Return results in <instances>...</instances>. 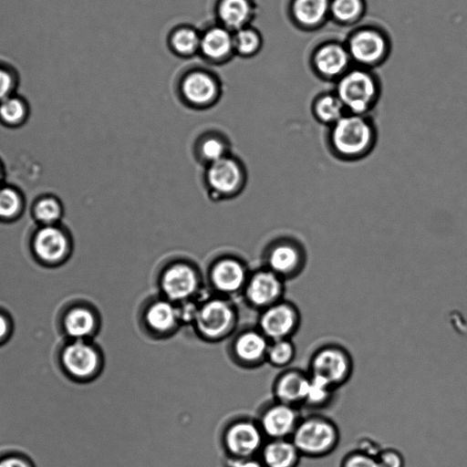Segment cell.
Segmentation results:
<instances>
[{
    "instance_id": "74e56055",
    "label": "cell",
    "mask_w": 467,
    "mask_h": 467,
    "mask_svg": "<svg viewBox=\"0 0 467 467\" xmlns=\"http://www.w3.org/2000/svg\"><path fill=\"white\" fill-rule=\"evenodd\" d=\"M376 457L382 467H405L404 455L396 448L381 447Z\"/></svg>"
},
{
    "instance_id": "4316f807",
    "label": "cell",
    "mask_w": 467,
    "mask_h": 467,
    "mask_svg": "<svg viewBox=\"0 0 467 467\" xmlns=\"http://www.w3.org/2000/svg\"><path fill=\"white\" fill-rule=\"evenodd\" d=\"M348 61L347 52L337 45L323 47L315 57L317 69L327 76H335L341 72L347 66Z\"/></svg>"
},
{
    "instance_id": "83f0119b",
    "label": "cell",
    "mask_w": 467,
    "mask_h": 467,
    "mask_svg": "<svg viewBox=\"0 0 467 467\" xmlns=\"http://www.w3.org/2000/svg\"><path fill=\"white\" fill-rule=\"evenodd\" d=\"M296 356V348L292 339H279L269 342L266 363L275 368H289Z\"/></svg>"
},
{
    "instance_id": "603a6c76",
    "label": "cell",
    "mask_w": 467,
    "mask_h": 467,
    "mask_svg": "<svg viewBox=\"0 0 467 467\" xmlns=\"http://www.w3.org/2000/svg\"><path fill=\"white\" fill-rule=\"evenodd\" d=\"M200 48L208 58L222 59L234 48V36L227 28H211L201 37Z\"/></svg>"
},
{
    "instance_id": "44dd1931",
    "label": "cell",
    "mask_w": 467,
    "mask_h": 467,
    "mask_svg": "<svg viewBox=\"0 0 467 467\" xmlns=\"http://www.w3.org/2000/svg\"><path fill=\"white\" fill-rule=\"evenodd\" d=\"M385 43L381 36L370 30H364L355 35L349 45L352 57L362 63L378 60L383 54Z\"/></svg>"
},
{
    "instance_id": "1f68e13d",
    "label": "cell",
    "mask_w": 467,
    "mask_h": 467,
    "mask_svg": "<svg viewBox=\"0 0 467 467\" xmlns=\"http://www.w3.org/2000/svg\"><path fill=\"white\" fill-rule=\"evenodd\" d=\"M201 37L192 28L179 29L172 36V45L181 54H192L200 47Z\"/></svg>"
},
{
    "instance_id": "ffe728a7",
    "label": "cell",
    "mask_w": 467,
    "mask_h": 467,
    "mask_svg": "<svg viewBox=\"0 0 467 467\" xmlns=\"http://www.w3.org/2000/svg\"><path fill=\"white\" fill-rule=\"evenodd\" d=\"M207 180L210 186L220 193L234 192L241 180V172L236 162L225 157L212 162Z\"/></svg>"
},
{
    "instance_id": "e0dca14e",
    "label": "cell",
    "mask_w": 467,
    "mask_h": 467,
    "mask_svg": "<svg viewBox=\"0 0 467 467\" xmlns=\"http://www.w3.org/2000/svg\"><path fill=\"white\" fill-rule=\"evenodd\" d=\"M213 289L225 297L238 293L244 288L246 274L244 266L231 259H225L215 264L210 275Z\"/></svg>"
},
{
    "instance_id": "2e32d148",
    "label": "cell",
    "mask_w": 467,
    "mask_h": 467,
    "mask_svg": "<svg viewBox=\"0 0 467 467\" xmlns=\"http://www.w3.org/2000/svg\"><path fill=\"white\" fill-rule=\"evenodd\" d=\"M306 370L298 368L283 369L273 382L274 400L297 408H302L309 384Z\"/></svg>"
},
{
    "instance_id": "7402d4cb",
    "label": "cell",
    "mask_w": 467,
    "mask_h": 467,
    "mask_svg": "<svg viewBox=\"0 0 467 467\" xmlns=\"http://www.w3.org/2000/svg\"><path fill=\"white\" fill-rule=\"evenodd\" d=\"M216 90V84L213 78L202 72L188 75L182 83L185 99L195 105H204L212 101Z\"/></svg>"
},
{
    "instance_id": "5bb4252c",
    "label": "cell",
    "mask_w": 467,
    "mask_h": 467,
    "mask_svg": "<svg viewBox=\"0 0 467 467\" xmlns=\"http://www.w3.org/2000/svg\"><path fill=\"white\" fill-rule=\"evenodd\" d=\"M284 281L269 269L257 272L244 288L247 304L260 312L284 299Z\"/></svg>"
},
{
    "instance_id": "d6a6232c",
    "label": "cell",
    "mask_w": 467,
    "mask_h": 467,
    "mask_svg": "<svg viewBox=\"0 0 467 467\" xmlns=\"http://www.w3.org/2000/svg\"><path fill=\"white\" fill-rule=\"evenodd\" d=\"M0 467H36L32 457L18 448L0 449Z\"/></svg>"
},
{
    "instance_id": "ab89813d",
    "label": "cell",
    "mask_w": 467,
    "mask_h": 467,
    "mask_svg": "<svg viewBox=\"0 0 467 467\" xmlns=\"http://www.w3.org/2000/svg\"><path fill=\"white\" fill-rule=\"evenodd\" d=\"M224 146L216 139H208L202 145V156L211 162H214L224 157Z\"/></svg>"
},
{
    "instance_id": "484cf974",
    "label": "cell",
    "mask_w": 467,
    "mask_h": 467,
    "mask_svg": "<svg viewBox=\"0 0 467 467\" xmlns=\"http://www.w3.org/2000/svg\"><path fill=\"white\" fill-rule=\"evenodd\" d=\"M252 7L248 0H222L219 16L225 28H243L251 16Z\"/></svg>"
},
{
    "instance_id": "4dcf8cb0",
    "label": "cell",
    "mask_w": 467,
    "mask_h": 467,
    "mask_svg": "<svg viewBox=\"0 0 467 467\" xmlns=\"http://www.w3.org/2000/svg\"><path fill=\"white\" fill-rule=\"evenodd\" d=\"M34 213L39 222L46 225H51L60 218L62 208L57 199L44 197L39 199L35 204Z\"/></svg>"
},
{
    "instance_id": "4fadbf2b",
    "label": "cell",
    "mask_w": 467,
    "mask_h": 467,
    "mask_svg": "<svg viewBox=\"0 0 467 467\" xmlns=\"http://www.w3.org/2000/svg\"><path fill=\"white\" fill-rule=\"evenodd\" d=\"M160 288L161 296L179 305L192 300L199 289V278L190 265L176 264L163 272Z\"/></svg>"
},
{
    "instance_id": "e575fe53",
    "label": "cell",
    "mask_w": 467,
    "mask_h": 467,
    "mask_svg": "<svg viewBox=\"0 0 467 467\" xmlns=\"http://www.w3.org/2000/svg\"><path fill=\"white\" fill-rule=\"evenodd\" d=\"M339 467H382V465L375 454L356 448L344 454Z\"/></svg>"
},
{
    "instance_id": "d4e9b609",
    "label": "cell",
    "mask_w": 467,
    "mask_h": 467,
    "mask_svg": "<svg viewBox=\"0 0 467 467\" xmlns=\"http://www.w3.org/2000/svg\"><path fill=\"white\" fill-rule=\"evenodd\" d=\"M347 113L342 102L335 95H323L313 103L312 114L321 125L328 128Z\"/></svg>"
},
{
    "instance_id": "3957f363",
    "label": "cell",
    "mask_w": 467,
    "mask_h": 467,
    "mask_svg": "<svg viewBox=\"0 0 467 467\" xmlns=\"http://www.w3.org/2000/svg\"><path fill=\"white\" fill-rule=\"evenodd\" d=\"M302 457L321 459L331 454L340 442L337 424L317 412L302 416L292 437Z\"/></svg>"
},
{
    "instance_id": "7c38bea8",
    "label": "cell",
    "mask_w": 467,
    "mask_h": 467,
    "mask_svg": "<svg viewBox=\"0 0 467 467\" xmlns=\"http://www.w3.org/2000/svg\"><path fill=\"white\" fill-rule=\"evenodd\" d=\"M300 410L274 400L264 406L256 420L266 440L291 439L303 416Z\"/></svg>"
},
{
    "instance_id": "30bf717a",
    "label": "cell",
    "mask_w": 467,
    "mask_h": 467,
    "mask_svg": "<svg viewBox=\"0 0 467 467\" xmlns=\"http://www.w3.org/2000/svg\"><path fill=\"white\" fill-rule=\"evenodd\" d=\"M336 95L347 113L368 115L377 99V87L369 75L356 70L340 79Z\"/></svg>"
},
{
    "instance_id": "277c9868",
    "label": "cell",
    "mask_w": 467,
    "mask_h": 467,
    "mask_svg": "<svg viewBox=\"0 0 467 467\" xmlns=\"http://www.w3.org/2000/svg\"><path fill=\"white\" fill-rule=\"evenodd\" d=\"M237 323L235 306L226 297L215 296L198 304L192 327L200 339L217 343L231 337L235 333Z\"/></svg>"
},
{
    "instance_id": "7bdbcfd3",
    "label": "cell",
    "mask_w": 467,
    "mask_h": 467,
    "mask_svg": "<svg viewBox=\"0 0 467 467\" xmlns=\"http://www.w3.org/2000/svg\"><path fill=\"white\" fill-rule=\"evenodd\" d=\"M1 179H2V175H1V170H0V182H1Z\"/></svg>"
},
{
    "instance_id": "b9f144b4",
    "label": "cell",
    "mask_w": 467,
    "mask_h": 467,
    "mask_svg": "<svg viewBox=\"0 0 467 467\" xmlns=\"http://www.w3.org/2000/svg\"><path fill=\"white\" fill-rule=\"evenodd\" d=\"M229 459V458H228ZM228 467H265L261 460L255 457L229 459Z\"/></svg>"
},
{
    "instance_id": "cb8c5ba5",
    "label": "cell",
    "mask_w": 467,
    "mask_h": 467,
    "mask_svg": "<svg viewBox=\"0 0 467 467\" xmlns=\"http://www.w3.org/2000/svg\"><path fill=\"white\" fill-rule=\"evenodd\" d=\"M309 376L308 389L302 408L313 411L327 408L333 402L337 389L320 378Z\"/></svg>"
},
{
    "instance_id": "ac0fdd59",
    "label": "cell",
    "mask_w": 467,
    "mask_h": 467,
    "mask_svg": "<svg viewBox=\"0 0 467 467\" xmlns=\"http://www.w3.org/2000/svg\"><path fill=\"white\" fill-rule=\"evenodd\" d=\"M33 248L37 257L46 264H57L68 248L67 235L59 228L46 225L34 237Z\"/></svg>"
},
{
    "instance_id": "5b68a950",
    "label": "cell",
    "mask_w": 467,
    "mask_h": 467,
    "mask_svg": "<svg viewBox=\"0 0 467 467\" xmlns=\"http://www.w3.org/2000/svg\"><path fill=\"white\" fill-rule=\"evenodd\" d=\"M55 325L61 338L94 339L101 328V316L91 302L72 298L57 308Z\"/></svg>"
},
{
    "instance_id": "8fae6325",
    "label": "cell",
    "mask_w": 467,
    "mask_h": 467,
    "mask_svg": "<svg viewBox=\"0 0 467 467\" xmlns=\"http://www.w3.org/2000/svg\"><path fill=\"white\" fill-rule=\"evenodd\" d=\"M269 339L258 327L235 331L228 347L232 361L244 368H254L266 362Z\"/></svg>"
},
{
    "instance_id": "8d00e7d4",
    "label": "cell",
    "mask_w": 467,
    "mask_h": 467,
    "mask_svg": "<svg viewBox=\"0 0 467 467\" xmlns=\"http://www.w3.org/2000/svg\"><path fill=\"white\" fill-rule=\"evenodd\" d=\"M362 9L360 0H334L332 12L340 21H350L357 17Z\"/></svg>"
},
{
    "instance_id": "836d02e7",
    "label": "cell",
    "mask_w": 467,
    "mask_h": 467,
    "mask_svg": "<svg viewBox=\"0 0 467 467\" xmlns=\"http://www.w3.org/2000/svg\"><path fill=\"white\" fill-rule=\"evenodd\" d=\"M260 45L257 33L249 28L236 30L234 36V47L242 55H251L255 52Z\"/></svg>"
},
{
    "instance_id": "60d3db41",
    "label": "cell",
    "mask_w": 467,
    "mask_h": 467,
    "mask_svg": "<svg viewBox=\"0 0 467 467\" xmlns=\"http://www.w3.org/2000/svg\"><path fill=\"white\" fill-rule=\"evenodd\" d=\"M16 78L7 67L0 66V102L12 95Z\"/></svg>"
},
{
    "instance_id": "6da1fadb",
    "label": "cell",
    "mask_w": 467,
    "mask_h": 467,
    "mask_svg": "<svg viewBox=\"0 0 467 467\" xmlns=\"http://www.w3.org/2000/svg\"><path fill=\"white\" fill-rule=\"evenodd\" d=\"M327 129V150L334 158L344 162L367 158L379 139L377 125L368 115L346 113Z\"/></svg>"
},
{
    "instance_id": "f1b7e54d",
    "label": "cell",
    "mask_w": 467,
    "mask_h": 467,
    "mask_svg": "<svg viewBox=\"0 0 467 467\" xmlns=\"http://www.w3.org/2000/svg\"><path fill=\"white\" fill-rule=\"evenodd\" d=\"M328 0H296L293 6L297 21L304 25H315L325 16Z\"/></svg>"
},
{
    "instance_id": "9a60e30c",
    "label": "cell",
    "mask_w": 467,
    "mask_h": 467,
    "mask_svg": "<svg viewBox=\"0 0 467 467\" xmlns=\"http://www.w3.org/2000/svg\"><path fill=\"white\" fill-rule=\"evenodd\" d=\"M268 265V269L284 280L296 277L306 265V249L296 240H283L270 251Z\"/></svg>"
},
{
    "instance_id": "d6986e66",
    "label": "cell",
    "mask_w": 467,
    "mask_h": 467,
    "mask_svg": "<svg viewBox=\"0 0 467 467\" xmlns=\"http://www.w3.org/2000/svg\"><path fill=\"white\" fill-rule=\"evenodd\" d=\"M258 455L265 467H298L303 458L291 439L266 440Z\"/></svg>"
},
{
    "instance_id": "8992f818",
    "label": "cell",
    "mask_w": 467,
    "mask_h": 467,
    "mask_svg": "<svg viewBox=\"0 0 467 467\" xmlns=\"http://www.w3.org/2000/svg\"><path fill=\"white\" fill-rule=\"evenodd\" d=\"M306 371L338 389L347 384L353 375V357L346 347L338 343H325L310 355Z\"/></svg>"
},
{
    "instance_id": "f546056e",
    "label": "cell",
    "mask_w": 467,
    "mask_h": 467,
    "mask_svg": "<svg viewBox=\"0 0 467 467\" xmlns=\"http://www.w3.org/2000/svg\"><path fill=\"white\" fill-rule=\"evenodd\" d=\"M26 114V105L18 97L11 95L0 102V119L7 124L21 122Z\"/></svg>"
},
{
    "instance_id": "7a4b0ae2",
    "label": "cell",
    "mask_w": 467,
    "mask_h": 467,
    "mask_svg": "<svg viewBox=\"0 0 467 467\" xmlns=\"http://www.w3.org/2000/svg\"><path fill=\"white\" fill-rule=\"evenodd\" d=\"M54 361L60 374L77 384L97 379L104 369L105 358L94 339H66L57 345Z\"/></svg>"
},
{
    "instance_id": "ba28073f",
    "label": "cell",
    "mask_w": 467,
    "mask_h": 467,
    "mask_svg": "<svg viewBox=\"0 0 467 467\" xmlns=\"http://www.w3.org/2000/svg\"><path fill=\"white\" fill-rule=\"evenodd\" d=\"M302 321L298 306L285 299L259 312L258 329L269 339H292L300 328Z\"/></svg>"
},
{
    "instance_id": "9c48e42d",
    "label": "cell",
    "mask_w": 467,
    "mask_h": 467,
    "mask_svg": "<svg viewBox=\"0 0 467 467\" xmlns=\"http://www.w3.org/2000/svg\"><path fill=\"white\" fill-rule=\"evenodd\" d=\"M139 318L142 330L155 339L168 338L182 327L178 305L163 296L146 302Z\"/></svg>"
},
{
    "instance_id": "d590c367",
    "label": "cell",
    "mask_w": 467,
    "mask_h": 467,
    "mask_svg": "<svg viewBox=\"0 0 467 467\" xmlns=\"http://www.w3.org/2000/svg\"><path fill=\"white\" fill-rule=\"evenodd\" d=\"M22 205L19 193L9 187L0 189V217L8 219L18 213Z\"/></svg>"
},
{
    "instance_id": "52a82bcc",
    "label": "cell",
    "mask_w": 467,
    "mask_h": 467,
    "mask_svg": "<svg viewBox=\"0 0 467 467\" xmlns=\"http://www.w3.org/2000/svg\"><path fill=\"white\" fill-rule=\"evenodd\" d=\"M266 441L257 420L238 418L223 430L221 441L229 459L255 457Z\"/></svg>"
},
{
    "instance_id": "f35d334b",
    "label": "cell",
    "mask_w": 467,
    "mask_h": 467,
    "mask_svg": "<svg viewBox=\"0 0 467 467\" xmlns=\"http://www.w3.org/2000/svg\"><path fill=\"white\" fill-rule=\"evenodd\" d=\"M15 332V320L11 312L0 305V348L12 338Z\"/></svg>"
}]
</instances>
